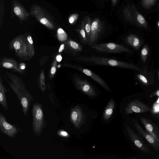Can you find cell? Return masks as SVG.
<instances>
[{
	"label": "cell",
	"instance_id": "1",
	"mask_svg": "<svg viewBox=\"0 0 159 159\" xmlns=\"http://www.w3.org/2000/svg\"><path fill=\"white\" fill-rule=\"evenodd\" d=\"M76 60L78 61L90 62L96 64L141 70L139 68L133 64L109 58L94 56H80L78 57Z\"/></svg>",
	"mask_w": 159,
	"mask_h": 159
},
{
	"label": "cell",
	"instance_id": "26",
	"mask_svg": "<svg viewBox=\"0 0 159 159\" xmlns=\"http://www.w3.org/2000/svg\"><path fill=\"white\" fill-rule=\"evenodd\" d=\"M131 110L136 113H139L140 112V109L138 107L135 106H132L131 107Z\"/></svg>",
	"mask_w": 159,
	"mask_h": 159
},
{
	"label": "cell",
	"instance_id": "7",
	"mask_svg": "<svg viewBox=\"0 0 159 159\" xmlns=\"http://www.w3.org/2000/svg\"><path fill=\"white\" fill-rule=\"evenodd\" d=\"M104 26V23L98 18H95L92 20L89 45H93L98 39L103 30Z\"/></svg>",
	"mask_w": 159,
	"mask_h": 159
},
{
	"label": "cell",
	"instance_id": "17",
	"mask_svg": "<svg viewBox=\"0 0 159 159\" xmlns=\"http://www.w3.org/2000/svg\"><path fill=\"white\" fill-rule=\"evenodd\" d=\"M75 30L79 34L83 43L86 44H88V40L86 34L84 29L81 27V28L77 29H75Z\"/></svg>",
	"mask_w": 159,
	"mask_h": 159
},
{
	"label": "cell",
	"instance_id": "36",
	"mask_svg": "<svg viewBox=\"0 0 159 159\" xmlns=\"http://www.w3.org/2000/svg\"><path fill=\"white\" fill-rule=\"evenodd\" d=\"M156 94L157 96H159V90L157 92Z\"/></svg>",
	"mask_w": 159,
	"mask_h": 159
},
{
	"label": "cell",
	"instance_id": "24",
	"mask_svg": "<svg viewBox=\"0 0 159 159\" xmlns=\"http://www.w3.org/2000/svg\"><path fill=\"white\" fill-rule=\"evenodd\" d=\"M137 76L138 78L143 83L145 84L148 83V80L146 77L143 75L139 74L137 75Z\"/></svg>",
	"mask_w": 159,
	"mask_h": 159
},
{
	"label": "cell",
	"instance_id": "37",
	"mask_svg": "<svg viewBox=\"0 0 159 159\" xmlns=\"http://www.w3.org/2000/svg\"><path fill=\"white\" fill-rule=\"evenodd\" d=\"M21 69H24L25 68V66H23L21 67Z\"/></svg>",
	"mask_w": 159,
	"mask_h": 159
},
{
	"label": "cell",
	"instance_id": "14",
	"mask_svg": "<svg viewBox=\"0 0 159 159\" xmlns=\"http://www.w3.org/2000/svg\"><path fill=\"white\" fill-rule=\"evenodd\" d=\"M115 107V101L113 99H111L107 104L104 112L103 116L105 120H107L111 117Z\"/></svg>",
	"mask_w": 159,
	"mask_h": 159
},
{
	"label": "cell",
	"instance_id": "4",
	"mask_svg": "<svg viewBox=\"0 0 159 159\" xmlns=\"http://www.w3.org/2000/svg\"><path fill=\"white\" fill-rule=\"evenodd\" d=\"M91 48L97 51L106 53H119L122 52L131 53V51L125 46L113 43L93 44Z\"/></svg>",
	"mask_w": 159,
	"mask_h": 159
},
{
	"label": "cell",
	"instance_id": "33",
	"mask_svg": "<svg viewBox=\"0 0 159 159\" xmlns=\"http://www.w3.org/2000/svg\"><path fill=\"white\" fill-rule=\"evenodd\" d=\"M56 71V68L54 66L52 67V68L51 69V74H54L55 73Z\"/></svg>",
	"mask_w": 159,
	"mask_h": 159
},
{
	"label": "cell",
	"instance_id": "19",
	"mask_svg": "<svg viewBox=\"0 0 159 159\" xmlns=\"http://www.w3.org/2000/svg\"><path fill=\"white\" fill-rule=\"evenodd\" d=\"M157 0H142L141 3L143 7L149 9L156 3Z\"/></svg>",
	"mask_w": 159,
	"mask_h": 159
},
{
	"label": "cell",
	"instance_id": "38",
	"mask_svg": "<svg viewBox=\"0 0 159 159\" xmlns=\"http://www.w3.org/2000/svg\"><path fill=\"white\" fill-rule=\"evenodd\" d=\"M158 75H159V72H158Z\"/></svg>",
	"mask_w": 159,
	"mask_h": 159
},
{
	"label": "cell",
	"instance_id": "11",
	"mask_svg": "<svg viewBox=\"0 0 159 159\" xmlns=\"http://www.w3.org/2000/svg\"><path fill=\"white\" fill-rule=\"evenodd\" d=\"M134 20L138 25L144 28L147 27V24L144 17L137 10L134 5L131 7Z\"/></svg>",
	"mask_w": 159,
	"mask_h": 159
},
{
	"label": "cell",
	"instance_id": "3",
	"mask_svg": "<svg viewBox=\"0 0 159 159\" xmlns=\"http://www.w3.org/2000/svg\"><path fill=\"white\" fill-rule=\"evenodd\" d=\"M30 14L40 23L47 28L51 29L54 28V21L53 18L39 5H33L30 8Z\"/></svg>",
	"mask_w": 159,
	"mask_h": 159
},
{
	"label": "cell",
	"instance_id": "23",
	"mask_svg": "<svg viewBox=\"0 0 159 159\" xmlns=\"http://www.w3.org/2000/svg\"><path fill=\"white\" fill-rule=\"evenodd\" d=\"M57 134L60 137L67 138L70 136L69 134L66 131L63 129L58 130L57 133Z\"/></svg>",
	"mask_w": 159,
	"mask_h": 159
},
{
	"label": "cell",
	"instance_id": "18",
	"mask_svg": "<svg viewBox=\"0 0 159 159\" xmlns=\"http://www.w3.org/2000/svg\"><path fill=\"white\" fill-rule=\"evenodd\" d=\"M149 53V49L147 45L143 47L141 52L142 59L143 63H145L147 59Z\"/></svg>",
	"mask_w": 159,
	"mask_h": 159
},
{
	"label": "cell",
	"instance_id": "35",
	"mask_svg": "<svg viewBox=\"0 0 159 159\" xmlns=\"http://www.w3.org/2000/svg\"><path fill=\"white\" fill-rule=\"evenodd\" d=\"M113 6H115L117 3L118 0H111Z\"/></svg>",
	"mask_w": 159,
	"mask_h": 159
},
{
	"label": "cell",
	"instance_id": "20",
	"mask_svg": "<svg viewBox=\"0 0 159 159\" xmlns=\"http://www.w3.org/2000/svg\"><path fill=\"white\" fill-rule=\"evenodd\" d=\"M79 16L78 13H74L70 15L68 18V21L70 24L74 23L77 20Z\"/></svg>",
	"mask_w": 159,
	"mask_h": 159
},
{
	"label": "cell",
	"instance_id": "30",
	"mask_svg": "<svg viewBox=\"0 0 159 159\" xmlns=\"http://www.w3.org/2000/svg\"><path fill=\"white\" fill-rule=\"evenodd\" d=\"M134 143L135 144V145L139 148H140L142 146V144L141 142L138 140H136L134 141Z\"/></svg>",
	"mask_w": 159,
	"mask_h": 159
},
{
	"label": "cell",
	"instance_id": "12",
	"mask_svg": "<svg viewBox=\"0 0 159 159\" xmlns=\"http://www.w3.org/2000/svg\"><path fill=\"white\" fill-rule=\"evenodd\" d=\"M126 41L130 46L136 50H138L141 45V42L139 38L136 35L131 34L126 38Z\"/></svg>",
	"mask_w": 159,
	"mask_h": 159
},
{
	"label": "cell",
	"instance_id": "32",
	"mask_svg": "<svg viewBox=\"0 0 159 159\" xmlns=\"http://www.w3.org/2000/svg\"><path fill=\"white\" fill-rule=\"evenodd\" d=\"M27 40L28 42L31 44L33 43V41L32 37L30 36H29L27 37Z\"/></svg>",
	"mask_w": 159,
	"mask_h": 159
},
{
	"label": "cell",
	"instance_id": "13",
	"mask_svg": "<svg viewBox=\"0 0 159 159\" xmlns=\"http://www.w3.org/2000/svg\"><path fill=\"white\" fill-rule=\"evenodd\" d=\"M80 26L85 31L88 44L89 41L91 26V19L89 16H87L84 17L81 22Z\"/></svg>",
	"mask_w": 159,
	"mask_h": 159
},
{
	"label": "cell",
	"instance_id": "31",
	"mask_svg": "<svg viewBox=\"0 0 159 159\" xmlns=\"http://www.w3.org/2000/svg\"><path fill=\"white\" fill-rule=\"evenodd\" d=\"M65 47V45L64 44H62L60 46L59 49V52H61L64 50Z\"/></svg>",
	"mask_w": 159,
	"mask_h": 159
},
{
	"label": "cell",
	"instance_id": "9",
	"mask_svg": "<svg viewBox=\"0 0 159 159\" xmlns=\"http://www.w3.org/2000/svg\"><path fill=\"white\" fill-rule=\"evenodd\" d=\"M72 67L74 68L81 71L85 75L90 77L107 91H110L109 86L104 80L99 75L91 70L89 69L79 66H72Z\"/></svg>",
	"mask_w": 159,
	"mask_h": 159
},
{
	"label": "cell",
	"instance_id": "25",
	"mask_svg": "<svg viewBox=\"0 0 159 159\" xmlns=\"http://www.w3.org/2000/svg\"><path fill=\"white\" fill-rule=\"evenodd\" d=\"M147 140L150 143H152L154 142L155 139L151 135L147 134L146 136Z\"/></svg>",
	"mask_w": 159,
	"mask_h": 159
},
{
	"label": "cell",
	"instance_id": "5",
	"mask_svg": "<svg viewBox=\"0 0 159 159\" xmlns=\"http://www.w3.org/2000/svg\"><path fill=\"white\" fill-rule=\"evenodd\" d=\"M0 130L2 133L11 138L15 137L19 131H22L15 125L9 123L6 117L1 113Z\"/></svg>",
	"mask_w": 159,
	"mask_h": 159
},
{
	"label": "cell",
	"instance_id": "21",
	"mask_svg": "<svg viewBox=\"0 0 159 159\" xmlns=\"http://www.w3.org/2000/svg\"><path fill=\"white\" fill-rule=\"evenodd\" d=\"M40 78L41 88L42 91L44 92L46 89V86L45 82L44 75L43 71H42L41 74Z\"/></svg>",
	"mask_w": 159,
	"mask_h": 159
},
{
	"label": "cell",
	"instance_id": "15",
	"mask_svg": "<svg viewBox=\"0 0 159 159\" xmlns=\"http://www.w3.org/2000/svg\"><path fill=\"white\" fill-rule=\"evenodd\" d=\"M123 15L127 21L132 23L135 22L131 7L129 5H127L124 8Z\"/></svg>",
	"mask_w": 159,
	"mask_h": 159
},
{
	"label": "cell",
	"instance_id": "28",
	"mask_svg": "<svg viewBox=\"0 0 159 159\" xmlns=\"http://www.w3.org/2000/svg\"><path fill=\"white\" fill-rule=\"evenodd\" d=\"M145 127L147 129L149 132H151L153 130V128L152 126L149 124H147Z\"/></svg>",
	"mask_w": 159,
	"mask_h": 159
},
{
	"label": "cell",
	"instance_id": "27",
	"mask_svg": "<svg viewBox=\"0 0 159 159\" xmlns=\"http://www.w3.org/2000/svg\"><path fill=\"white\" fill-rule=\"evenodd\" d=\"M13 65L10 63L5 62L3 64V66L7 68H10L12 67Z\"/></svg>",
	"mask_w": 159,
	"mask_h": 159
},
{
	"label": "cell",
	"instance_id": "2",
	"mask_svg": "<svg viewBox=\"0 0 159 159\" xmlns=\"http://www.w3.org/2000/svg\"><path fill=\"white\" fill-rule=\"evenodd\" d=\"M32 113L33 130L34 134L39 137L41 134L46 125L42 105L39 102H34Z\"/></svg>",
	"mask_w": 159,
	"mask_h": 159
},
{
	"label": "cell",
	"instance_id": "10",
	"mask_svg": "<svg viewBox=\"0 0 159 159\" xmlns=\"http://www.w3.org/2000/svg\"><path fill=\"white\" fill-rule=\"evenodd\" d=\"M12 6L13 11L19 20L24 21L28 20L29 13L18 1L13 0Z\"/></svg>",
	"mask_w": 159,
	"mask_h": 159
},
{
	"label": "cell",
	"instance_id": "22",
	"mask_svg": "<svg viewBox=\"0 0 159 159\" xmlns=\"http://www.w3.org/2000/svg\"><path fill=\"white\" fill-rule=\"evenodd\" d=\"M57 35L59 39H61L62 38H65L67 37L65 32L61 28H59L57 30Z\"/></svg>",
	"mask_w": 159,
	"mask_h": 159
},
{
	"label": "cell",
	"instance_id": "8",
	"mask_svg": "<svg viewBox=\"0 0 159 159\" xmlns=\"http://www.w3.org/2000/svg\"><path fill=\"white\" fill-rule=\"evenodd\" d=\"M85 116L81 108L76 106L71 110L70 119L71 122L77 128H80L83 124Z\"/></svg>",
	"mask_w": 159,
	"mask_h": 159
},
{
	"label": "cell",
	"instance_id": "29",
	"mask_svg": "<svg viewBox=\"0 0 159 159\" xmlns=\"http://www.w3.org/2000/svg\"><path fill=\"white\" fill-rule=\"evenodd\" d=\"M14 46L16 49H19L20 47V43L19 42L16 41L14 43Z\"/></svg>",
	"mask_w": 159,
	"mask_h": 159
},
{
	"label": "cell",
	"instance_id": "6",
	"mask_svg": "<svg viewBox=\"0 0 159 159\" xmlns=\"http://www.w3.org/2000/svg\"><path fill=\"white\" fill-rule=\"evenodd\" d=\"M76 88L85 94L91 97H95L97 93L92 85L86 80L81 79L78 75L74 78Z\"/></svg>",
	"mask_w": 159,
	"mask_h": 159
},
{
	"label": "cell",
	"instance_id": "34",
	"mask_svg": "<svg viewBox=\"0 0 159 159\" xmlns=\"http://www.w3.org/2000/svg\"><path fill=\"white\" fill-rule=\"evenodd\" d=\"M62 57L60 55H58L56 57V60L58 62H60L61 61Z\"/></svg>",
	"mask_w": 159,
	"mask_h": 159
},
{
	"label": "cell",
	"instance_id": "16",
	"mask_svg": "<svg viewBox=\"0 0 159 159\" xmlns=\"http://www.w3.org/2000/svg\"><path fill=\"white\" fill-rule=\"evenodd\" d=\"M68 43L71 50L76 55L82 52L83 46L79 43L70 40L69 41Z\"/></svg>",
	"mask_w": 159,
	"mask_h": 159
}]
</instances>
